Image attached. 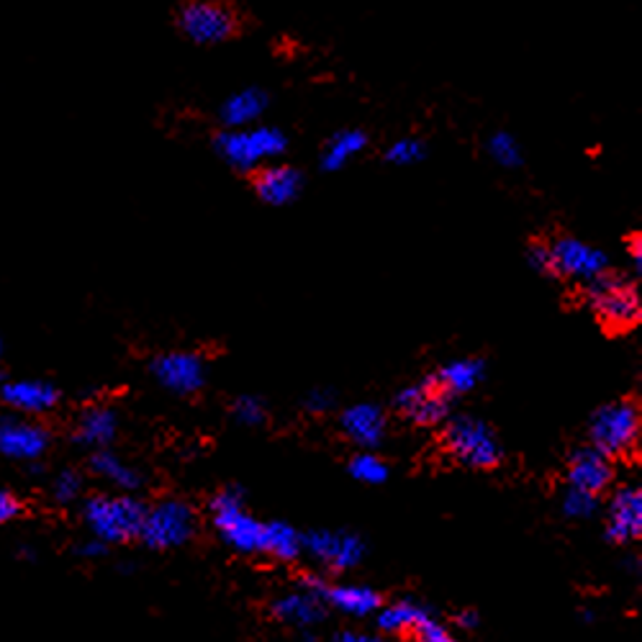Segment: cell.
I'll return each mask as SVG.
<instances>
[{"instance_id":"cell-1","label":"cell","mask_w":642,"mask_h":642,"mask_svg":"<svg viewBox=\"0 0 642 642\" xmlns=\"http://www.w3.org/2000/svg\"><path fill=\"white\" fill-rule=\"evenodd\" d=\"M285 150H289V134L275 123L224 129L214 137V152L237 173H254L268 162L281 160Z\"/></svg>"},{"instance_id":"cell-2","label":"cell","mask_w":642,"mask_h":642,"mask_svg":"<svg viewBox=\"0 0 642 642\" xmlns=\"http://www.w3.org/2000/svg\"><path fill=\"white\" fill-rule=\"evenodd\" d=\"M146 507L142 501L129 497V493H119V497H108V493H98L90 497L83 507V520L88 524L90 535L104 540L106 545L129 543V540L139 537L142 530Z\"/></svg>"},{"instance_id":"cell-3","label":"cell","mask_w":642,"mask_h":642,"mask_svg":"<svg viewBox=\"0 0 642 642\" xmlns=\"http://www.w3.org/2000/svg\"><path fill=\"white\" fill-rule=\"evenodd\" d=\"M177 31L198 46H219L242 29V15L227 0H185L175 15Z\"/></svg>"},{"instance_id":"cell-4","label":"cell","mask_w":642,"mask_h":642,"mask_svg":"<svg viewBox=\"0 0 642 642\" xmlns=\"http://www.w3.org/2000/svg\"><path fill=\"white\" fill-rule=\"evenodd\" d=\"M445 450L450 453V458H455L460 466L476 468V470H489L497 468L504 453H501L499 437L493 435V429L481 420H474V416H455V420L447 424L445 435H443Z\"/></svg>"},{"instance_id":"cell-5","label":"cell","mask_w":642,"mask_h":642,"mask_svg":"<svg viewBox=\"0 0 642 642\" xmlns=\"http://www.w3.org/2000/svg\"><path fill=\"white\" fill-rule=\"evenodd\" d=\"M640 412L632 401H614L601 406L591 420V443L607 458H622L638 447Z\"/></svg>"},{"instance_id":"cell-6","label":"cell","mask_w":642,"mask_h":642,"mask_svg":"<svg viewBox=\"0 0 642 642\" xmlns=\"http://www.w3.org/2000/svg\"><path fill=\"white\" fill-rule=\"evenodd\" d=\"M196 530V514L183 501L167 499L160 501L157 507L146 509L139 540L152 551H170V547H181L193 537Z\"/></svg>"},{"instance_id":"cell-7","label":"cell","mask_w":642,"mask_h":642,"mask_svg":"<svg viewBox=\"0 0 642 642\" xmlns=\"http://www.w3.org/2000/svg\"><path fill=\"white\" fill-rule=\"evenodd\" d=\"M594 312L607 327L630 329L642 316V301L635 285L620 275H601L589 283Z\"/></svg>"},{"instance_id":"cell-8","label":"cell","mask_w":642,"mask_h":642,"mask_svg":"<svg viewBox=\"0 0 642 642\" xmlns=\"http://www.w3.org/2000/svg\"><path fill=\"white\" fill-rule=\"evenodd\" d=\"M211 514L224 543L239 553H260L262 524L247 512L239 491H221L211 501Z\"/></svg>"},{"instance_id":"cell-9","label":"cell","mask_w":642,"mask_h":642,"mask_svg":"<svg viewBox=\"0 0 642 642\" xmlns=\"http://www.w3.org/2000/svg\"><path fill=\"white\" fill-rule=\"evenodd\" d=\"M393 404H396V412L401 416H406L412 424H420V427H435V424L445 422L447 414H450L453 396H447V393L443 391V385L437 383V378L429 376V378H424V381L399 391V396Z\"/></svg>"},{"instance_id":"cell-10","label":"cell","mask_w":642,"mask_h":642,"mask_svg":"<svg viewBox=\"0 0 642 642\" xmlns=\"http://www.w3.org/2000/svg\"><path fill=\"white\" fill-rule=\"evenodd\" d=\"M555 275L574 278V281L594 283L609 273V258L605 250L581 242L576 237H561L551 244Z\"/></svg>"},{"instance_id":"cell-11","label":"cell","mask_w":642,"mask_h":642,"mask_svg":"<svg viewBox=\"0 0 642 642\" xmlns=\"http://www.w3.org/2000/svg\"><path fill=\"white\" fill-rule=\"evenodd\" d=\"M50 429L29 416L8 414L0 420V455L21 463H36L50 450Z\"/></svg>"},{"instance_id":"cell-12","label":"cell","mask_w":642,"mask_h":642,"mask_svg":"<svg viewBox=\"0 0 642 642\" xmlns=\"http://www.w3.org/2000/svg\"><path fill=\"white\" fill-rule=\"evenodd\" d=\"M301 545L331 570H350L366 555V543L350 532H308Z\"/></svg>"},{"instance_id":"cell-13","label":"cell","mask_w":642,"mask_h":642,"mask_svg":"<svg viewBox=\"0 0 642 642\" xmlns=\"http://www.w3.org/2000/svg\"><path fill=\"white\" fill-rule=\"evenodd\" d=\"M306 177L298 167L285 165V162H268L260 170H254L252 188L262 204L268 206H291L304 191Z\"/></svg>"},{"instance_id":"cell-14","label":"cell","mask_w":642,"mask_h":642,"mask_svg":"<svg viewBox=\"0 0 642 642\" xmlns=\"http://www.w3.org/2000/svg\"><path fill=\"white\" fill-rule=\"evenodd\" d=\"M152 376L173 393H196L206 383V366L193 352H167L152 360Z\"/></svg>"},{"instance_id":"cell-15","label":"cell","mask_w":642,"mask_h":642,"mask_svg":"<svg viewBox=\"0 0 642 642\" xmlns=\"http://www.w3.org/2000/svg\"><path fill=\"white\" fill-rule=\"evenodd\" d=\"M614 481V468L612 458H607L605 453L597 450V447H584L578 450L568 463V483L570 489H578L584 493H591V497H599L605 493Z\"/></svg>"},{"instance_id":"cell-16","label":"cell","mask_w":642,"mask_h":642,"mask_svg":"<svg viewBox=\"0 0 642 642\" xmlns=\"http://www.w3.org/2000/svg\"><path fill=\"white\" fill-rule=\"evenodd\" d=\"M59 391L52 383L39 378H23V381H8L0 385V401L21 416H39L54 409Z\"/></svg>"},{"instance_id":"cell-17","label":"cell","mask_w":642,"mask_h":642,"mask_svg":"<svg viewBox=\"0 0 642 642\" xmlns=\"http://www.w3.org/2000/svg\"><path fill=\"white\" fill-rule=\"evenodd\" d=\"M607 535L612 543H632L642 535V493L638 486H624L609 501Z\"/></svg>"},{"instance_id":"cell-18","label":"cell","mask_w":642,"mask_h":642,"mask_svg":"<svg viewBox=\"0 0 642 642\" xmlns=\"http://www.w3.org/2000/svg\"><path fill=\"white\" fill-rule=\"evenodd\" d=\"M270 106V96L258 85L231 93L219 106V123L224 129H244L258 123Z\"/></svg>"},{"instance_id":"cell-19","label":"cell","mask_w":642,"mask_h":642,"mask_svg":"<svg viewBox=\"0 0 642 642\" xmlns=\"http://www.w3.org/2000/svg\"><path fill=\"white\" fill-rule=\"evenodd\" d=\"M342 429L362 450H376L385 437V414L376 404H355L342 414Z\"/></svg>"},{"instance_id":"cell-20","label":"cell","mask_w":642,"mask_h":642,"mask_svg":"<svg viewBox=\"0 0 642 642\" xmlns=\"http://www.w3.org/2000/svg\"><path fill=\"white\" fill-rule=\"evenodd\" d=\"M368 144L370 137L362 129L358 127L339 129L324 142L319 165L324 173H339V170H345L352 160H358L360 154L368 150Z\"/></svg>"},{"instance_id":"cell-21","label":"cell","mask_w":642,"mask_h":642,"mask_svg":"<svg viewBox=\"0 0 642 642\" xmlns=\"http://www.w3.org/2000/svg\"><path fill=\"white\" fill-rule=\"evenodd\" d=\"M116 429H119V420H116L113 409L90 406L75 424V439L90 450H104L108 443H113Z\"/></svg>"},{"instance_id":"cell-22","label":"cell","mask_w":642,"mask_h":642,"mask_svg":"<svg viewBox=\"0 0 642 642\" xmlns=\"http://www.w3.org/2000/svg\"><path fill=\"white\" fill-rule=\"evenodd\" d=\"M322 597H316L312 591H301L291 594V597L278 599L273 605L275 620L296 624V628H308V624H316L324 620V607Z\"/></svg>"},{"instance_id":"cell-23","label":"cell","mask_w":642,"mask_h":642,"mask_svg":"<svg viewBox=\"0 0 642 642\" xmlns=\"http://www.w3.org/2000/svg\"><path fill=\"white\" fill-rule=\"evenodd\" d=\"M324 601H329L331 607L339 612L352 614V617H368L381 609V597L368 586H327L324 589Z\"/></svg>"},{"instance_id":"cell-24","label":"cell","mask_w":642,"mask_h":642,"mask_svg":"<svg viewBox=\"0 0 642 642\" xmlns=\"http://www.w3.org/2000/svg\"><path fill=\"white\" fill-rule=\"evenodd\" d=\"M483 360L478 358H466V360H455L450 366H445L435 376L437 383L443 385V391L447 396H460V393L474 391L483 378Z\"/></svg>"},{"instance_id":"cell-25","label":"cell","mask_w":642,"mask_h":642,"mask_svg":"<svg viewBox=\"0 0 642 642\" xmlns=\"http://www.w3.org/2000/svg\"><path fill=\"white\" fill-rule=\"evenodd\" d=\"M90 470L104 478V481L116 486L119 491H137L139 486H142V476H139V470L127 466V463L119 460L113 453H108V450H96L90 455Z\"/></svg>"},{"instance_id":"cell-26","label":"cell","mask_w":642,"mask_h":642,"mask_svg":"<svg viewBox=\"0 0 642 642\" xmlns=\"http://www.w3.org/2000/svg\"><path fill=\"white\" fill-rule=\"evenodd\" d=\"M301 535L291 524L270 522L262 524V545L260 553L273 555L278 561H296L301 555Z\"/></svg>"},{"instance_id":"cell-27","label":"cell","mask_w":642,"mask_h":642,"mask_svg":"<svg viewBox=\"0 0 642 642\" xmlns=\"http://www.w3.org/2000/svg\"><path fill=\"white\" fill-rule=\"evenodd\" d=\"M424 617H427V609L420 607L412 599H401L383 609L381 617H378V628L383 632H391V635H406V632H412Z\"/></svg>"},{"instance_id":"cell-28","label":"cell","mask_w":642,"mask_h":642,"mask_svg":"<svg viewBox=\"0 0 642 642\" xmlns=\"http://www.w3.org/2000/svg\"><path fill=\"white\" fill-rule=\"evenodd\" d=\"M486 154L504 170H516L522 167L524 162L522 144L512 131H493V134L486 139Z\"/></svg>"},{"instance_id":"cell-29","label":"cell","mask_w":642,"mask_h":642,"mask_svg":"<svg viewBox=\"0 0 642 642\" xmlns=\"http://www.w3.org/2000/svg\"><path fill=\"white\" fill-rule=\"evenodd\" d=\"M427 144L420 137H401L393 142L389 150H385V162L396 167H409V165H420L422 160H427Z\"/></svg>"},{"instance_id":"cell-30","label":"cell","mask_w":642,"mask_h":642,"mask_svg":"<svg viewBox=\"0 0 642 642\" xmlns=\"http://www.w3.org/2000/svg\"><path fill=\"white\" fill-rule=\"evenodd\" d=\"M350 474L355 481L368 483V486H378L389 478V466L383 460H378L376 455L370 453H360L358 458H352L350 463Z\"/></svg>"},{"instance_id":"cell-31","label":"cell","mask_w":642,"mask_h":642,"mask_svg":"<svg viewBox=\"0 0 642 642\" xmlns=\"http://www.w3.org/2000/svg\"><path fill=\"white\" fill-rule=\"evenodd\" d=\"M83 493V476L77 470H62L52 483V497L59 504H73V501Z\"/></svg>"},{"instance_id":"cell-32","label":"cell","mask_w":642,"mask_h":642,"mask_svg":"<svg viewBox=\"0 0 642 642\" xmlns=\"http://www.w3.org/2000/svg\"><path fill=\"white\" fill-rule=\"evenodd\" d=\"M597 499L599 497H591V493L568 489L566 499H563V512L574 516V520H586V516L597 514Z\"/></svg>"},{"instance_id":"cell-33","label":"cell","mask_w":642,"mask_h":642,"mask_svg":"<svg viewBox=\"0 0 642 642\" xmlns=\"http://www.w3.org/2000/svg\"><path fill=\"white\" fill-rule=\"evenodd\" d=\"M237 416V422L247 424V427H258V424L265 422V404L254 396H242L235 401V409H231Z\"/></svg>"},{"instance_id":"cell-34","label":"cell","mask_w":642,"mask_h":642,"mask_svg":"<svg viewBox=\"0 0 642 642\" xmlns=\"http://www.w3.org/2000/svg\"><path fill=\"white\" fill-rule=\"evenodd\" d=\"M412 635H414V642H458L453 638L450 630L432 620L429 614L416 624V628L412 630Z\"/></svg>"},{"instance_id":"cell-35","label":"cell","mask_w":642,"mask_h":642,"mask_svg":"<svg viewBox=\"0 0 642 642\" xmlns=\"http://www.w3.org/2000/svg\"><path fill=\"white\" fill-rule=\"evenodd\" d=\"M527 262H530V268L535 270V273H540V275H555V262H553L551 244H543V242L530 244Z\"/></svg>"},{"instance_id":"cell-36","label":"cell","mask_w":642,"mask_h":642,"mask_svg":"<svg viewBox=\"0 0 642 642\" xmlns=\"http://www.w3.org/2000/svg\"><path fill=\"white\" fill-rule=\"evenodd\" d=\"M21 501L15 499V493L11 491H0V527L8 522H13L15 516L21 514Z\"/></svg>"},{"instance_id":"cell-37","label":"cell","mask_w":642,"mask_h":642,"mask_svg":"<svg viewBox=\"0 0 642 642\" xmlns=\"http://www.w3.org/2000/svg\"><path fill=\"white\" fill-rule=\"evenodd\" d=\"M106 551H108V545L104 543V540H98V537L85 540V543L77 547V553H80L83 558H100V555H106Z\"/></svg>"},{"instance_id":"cell-38","label":"cell","mask_w":642,"mask_h":642,"mask_svg":"<svg viewBox=\"0 0 642 642\" xmlns=\"http://www.w3.org/2000/svg\"><path fill=\"white\" fill-rule=\"evenodd\" d=\"M306 406L312 409V412H324V409L331 406V396H329L327 391H314L312 396H308Z\"/></svg>"},{"instance_id":"cell-39","label":"cell","mask_w":642,"mask_h":642,"mask_svg":"<svg viewBox=\"0 0 642 642\" xmlns=\"http://www.w3.org/2000/svg\"><path fill=\"white\" fill-rule=\"evenodd\" d=\"M335 642H385V640L373 635H358V632H339Z\"/></svg>"},{"instance_id":"cell-40","label":"cell","mask_w":642,"mask_h":642,"mask_svg":"<svg viewBox=\"0 0 642 642\" xmlns=\"http://www.w3.org/2000/svg\"><path fill=\"white\" fill-rule=\"evenodd\" d=\"M642 242H640V237H635V239H630V244H628V252H630V258L635 260V273H640L642 270Z\"/></svg>"},{"instance_id":"cell-41","label":"cell","mask_w":642,"mask_h":642,"mask_svg":"<svg viewBox=\"0 0 642 642\" xmlns=\"http://www.w3.org/2000/svg\"><path fill=\"white\" fill-rule=\"evenodd\" d=\"M458 624L463 630H476L478 628V614L476 612H463V614H458Z\"/></svg>"},{"instance_id":"cell-42","label":"cell","mask_w":642,"mask_h":642,"mask_svg":"<svg viewBox=\"0 0 642 642\" xmlns=\"http://www.w3.org/2000/svg\"><path fill=\"white\" fill-rule=\"evenodd\" d=\"M0 352H3V339H0Z\"/></svg>"}]
</instances>
